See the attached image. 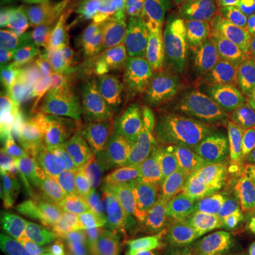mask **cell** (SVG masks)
<instances>
[{
    "label": "cell",
    "instance_id": "cell-30",
    "mask_svg": "<svg viewBox=\"0 0 255 255\" xmlns=\"http://www.w3.org/2000/svg\"><path fill=\"white\" fill-rule=\"evenodd\" d=\"M251 27L255 30V0H253V13H251Z\"/></svg>",
    "mask_w": 255,
    "mask_h": 255
},
{
    "label": "cell",
    "instance_id": "cell-27",
    "mask_svg": "<svg viewBox=\"0 0 255 255\" xmlns=\"http://www.w3.org/2000/svg\"><path fill=\"white\" fill-rule=\"evenodd\" d=\"M247 156H248V163L251 170L255 174V121L251 128V132L248 135V149H247Z\"/></svg>",
    "mask_w": 255,
    "mask_h": 255
},
{
    "label": "cell",
    "instance_id": "cell-6",
    "mask_svg": "<svg viewBox=\"0 0 255 255\" xmlns=\"http://www.w3.org/2000/svg\"><path fill=\"white\" fill-rule=\"evenodd\" d=\"M193 163L201 189L227 223L244 206L247 167L233 152L221 147L199 152Z\"/></svg>",
    "mask_w": 255,
    "mask_h": 255
},
{
    "label": "cell",
    "instance_id": "cell-12",
    "mask_svg": "<svg viewBox=\"0 0 255 255\" xmlns=\"http://www.w3.org/2000/svg\"><path fill=\"white\" fill-rule=\"evenodd\" d=\"M204 0H164L156 9L152 24L157 28L155 41L184 38L197 23Z\"/></svg>",
    "mask_w": 255,
    "mask_h": 255
},
{
    "label": "cell",
    "instance_id": "cell-4",
    "mask_svg": "<svg viewBox=\"0 0 255 255\" xmlns=\"http://www.w3.org/2000/svg\"><path fill=\"white\" fill-rule=\"evenodd\" d=\"M255 121V104L248 87L200 107L187 128V143L197 153L223 142L244 139Z\"/></svg>",
    "mask_w": 255,
    "mask_h": 255
},
{
    "label": "cell",
    "instance_id": "cell-25",
    "mask_svg": "<svg viewBox=\"0 0 255 255\" xmlns=\"http://www.w3.org/2000/svg\"><path fill=\"white\" fill-rule=\"evenodd\" d=\"M18 18H20V14L1 17V26H0L1 55L14 54V50L18 43Z\"/></svg>",
    "mask_w": 255,
    "mask_h": 255
},
{
    "label": "cell",
    "instance_id": "cell-19",
    "mask_svg": "<svg viewBox=\"0 0 255 255\" xmlns=\"http://www.w3.org/2000/svg\"><path fill=\"white\" fill-rule=\"evenodd\" d=\"M43 255H94L92 228L74 227L67 234L48 243Z\"/></svg>",
    "mask_w": 255,
    "mask_h": 255
},
{
    "label": "cell",
    "instance_id": "cell-5",
    "mask_svg": "<svg viewBox=\"0 0 255 255\" xmlns=\"http://www.w3.org/2000/svg\"><path fill=\"white\" fill-rule=\"evenodd\" d=\"M206 73L200 48L184 43L155 75V92L170 117H186L204 105Z\"/></svg>",
    "mask_w": 255,
    "mask_h": 255
},
{
    "label": "cell",
    "instance_id": "cell-28",
    "mask_svg": "<svg viewBox=\"0 0 255 255\" xmlns=\"http://www.w3.org/2000/svg\"><path fill=\"white\" fill-rule=\"evenodd\" d=\"M248 90L253 95V100L255 104V55H254V63H253V70H251V75H250V81H248Z\"/></svg>",
    "mask_w": 255,
    "mask_h": 255
},
{
    "label": "cell",
    "instance_id": "cell-26",
    "mask_svg": "<svg viewBox=\"0 0 255 255\" xmlns=\"http://www.w3.org/2000/svg\"><path fill=\"white\" fill-rule=\"evenodd\" d=\"M47 3L53 7H85V6H92V4H97L98 0H47Z\"/></svg>",
    "mask_w": 255,
    "mask_h": 255
},
{
    "label": "cell",
    "instance_id": "cell-23",
    "mask_svg": "<svg viewBox=\"0 0 255 255\" xmlns=\"http://www.w3.org/2000/svg\"><path fill=\"white\" fill-rule=\"evenodd\" d=\"M226 255H255V216L227 243Z\"/></svg>",
    "mask_w": 255,
    "mask_h": 255
},
{
    "label": "cell",
    "instance_id": "cell-9",
    "mask_svg": "<svg viewBox=\"0 0 255 255\" xmlns=\"http://www.w3.org/2000/svg\"><path fill=\"white\" fill-rule=\"evenodd\" d=\"M139 27L140 18L135 17L122 30L110 48L102 68L98 100H114L137 87L136 55L132 50V44Z\"/></svg>",
    "mask_w": 255,
    "mask_h": 255
},
{
    "label": "cell",
    "instance_id": "cell-8",
    "mask_svg": "<svg viewBox=\"0 0 255 255\" xmlns=\"http://www.w3.org/2000/svg\"><path fill=\"white\" fill-rule=\"evenodd\" d=\"M80 110L77 95L63 77V65L46 68V81L36 97L30 101L27 119L23 129L30 136H38L63 124Z\"/></svg>",
    "mask_w": 255,
    "mask_h": 255
},
{
    "label": "cell",
    "instance_id": "cell-29",
    "mask_svg": "<svg viewBox=\"0 0 255 255\" xmlns=\"http://www.w3.org/2000/svg\"><path fill=\"white\" fill-rule=\"evenodd\" d=\"M4 6L7 7H17V6H24V4H28L34 0H1Z\"/></svg>",
    "mask_w": 255,
    "mask_h": 255
},
{
    "label": "cell",
    "instance_id": "cell-16",
    "mask_svg": "<svg viewBox=\"0 0 255 255\" xmlns=\"http://www.w3.org/2000/svg\"><path fill=\"white\" fill-rule=\"evenodd\" d=\"M1 163L16 183L26 173L38 149V136H30L21 128L1 130Z\"/></svg>",
    "mask_w": 255,
    "mask_h": 255
},
{
    "label": "cell",
    "instance_id": "cell-21",
    "mask_svg": "<svg viewBox=\"0 0 255 255\" xmlns=\"http://www.w3.org/2000/svg\"><path fill=\"white\" fill-rule=\"evenodd\" d=\"M227 3L234 11V21L226 36L233 38H251L253 0H227Z\"/></svg>",
    "mask_w": 255,
    "mask_h": 255
},
{
    "label": "cell",
    "instance_id": "cell-7",
    "mask_svg": "<svg viewBox=\"0 0 255 255\" xmlns=\"http://www.w3.org/2000/svg\"><path fill=\"white\" fill-rule=\"evenodd\" d=\"M200 50L206 73L204 104L248 87L255 55L251 38L223 36Z\"/></svg>",
    "mask_w": 255,
    "mask_h": 255
},
{
    "label": "cell",
    "instance_id": "cell-20",
    "mask_svg": "<svg viewBox=\"0 0 255 255\" xmlns=\"http://www.w3.org/2000/svg\"><path fill=\"white\" fill-rule=\"evenodd\" d=\"M121 97L124 101V107L127 111L128 118L133 128V132L142 146V143L145 142V130L149 125V104L139 94L137 87L130 88L129 91H127Z\"/></svg>",
    "mask_w": 255,
    "mask_h": 255
},
{
    "label": "cell",
    "instance_id": "cell-14",
    "mask_svg": "<svg viewBox=\"0 0 255 255\" xmlns=\"http://www.w3.org/2000/svg\"><path fill=\"white\" fill-rule=\"evenodd\" d=\"M234 21V11L227 0H204L196 26L186 37V44L203 48L226 36Z\"/></svg>",
    "mask_w": 255,
    "mask_h": 255
},
{
    "label": "cell",
    "instance_id": "cell-1",
    "mask_svg": "<svg viewBox=\"0 0 255 255\" xmlns=\"http://www.w3.org/2000/svg\"><path fill=\"white\" fill-rule=\"evenodd\" d=\"M81 223L88 228L135 234L159 244L166 217L136 164L102 179L92 189Z\"/></svg>",
    "mask_w": 255,
    "mask_h": 255
},
{
    "label": "cell",
    "instance_id": "cell-17",
    "mask_svg": "<svg viewBox=\"0 0 255 255\" xmlns=\"http://www.w3.org/2000/svg\"><path fill=\"white\" fill-rule=\"evenodd\" d=\"M94 255H156V243L135 234L94 230Z\"/></svg>",
    "mask_w": 255,
    "mask_h": 255
},
{
    "label": "cell",
    "instance_id": "cell-2",
    "mask_svg": "<svg viewBox=\"0 0 255 255\" xmlns=\"http://www.w3.org/2000/svg\"><path fill=\"white\" fill-rule=\"evenodd\" d=\"M166 226L180 243H204L224 238L226 221L201 189L193 160H173L162 172Z\"/></svg>",
    "mask_w": 255,
    "mask_h": 255
},
{
    "label": "cell",
    "instance_id": "cell-13",
    "mask_svg": "<svg viewBox=\"0 0 255 255\" xmlns=\"http://www.w3.org/2000/svg\"><path fill=\"white\" fill-rule=\"evenodd\" d=\"M46 81V70L38 71L21 58H1L0 94L4 98L31 101Z\"/></svg>",
    "mask_w": 255,
    "mask_h": 255
},
{
    "label": "cell",
    "instance_id": "cell-15",
    "mask_svg": "<svg viewBox=\"0 0 255 255\" xmlns=\"http://www.w3.org/2000/svg\"><path fill=\"white\" fill-rule=\"evenodd\" d=\"M95 104L108 146L130 150L140 147L130 121L128 118L122 97L114 100H97Z\"/></svg>",
    "mask_w": 255,
    "mask_h": 255
},
{
    "label": "cell",
    "instance_id": "cell-22",
    "mask_svg": "<svg viewBox=\"0 0 255 255\" xmlns=\"http://www.w3.org/2000/svg\"><path fill=\"white\" fill-rule=\"evenodd\" d=\"M30 101H16L10 98H0V127L1 130L16 128L21 121L27 119Z\"/></svg>",
    "mask_w": 255,
    "mask_h": 255
},
{
    "label": "cell",
    "instance_id": "cell-10",
    "mask_svg": "<svg viewBox=\"0 0 255 255\" xmlns=\"http://www.w3.org/2000/svg\"><path fill=\"white\" fill-rule=\"evenodd\" d=\"M58 40L55 36L53 18L48 13L20 14L18 43L14 55L27 61L38 71H44L58 54Z\"/></svg>",
    "mask_w": 255,
    "mask_h": 255
},
{
    "label": "cell",
    "instance_id": "cell-3",
    "mask_svg": "<svg viewBox=\"0 0 255 255\" xmlns=\"http://www.w3.org/2000/svg\"><path fill=\"white\" fill-rule=\"evenodd\" d=\"M140 4L142 0H127L112 7L97 3L57 13L51 18L60 50L70 55L84 48L108 50L135 18Z\"/></svg>",
    "mask_w": 255,
    "mask_h": 255
},
{
    "label": "cell",
    "instance_id": "cell-18",
    "mask_svg": "<svg viewBox=\"0 0 255 255\" xmlns=\"http://www.w3.org/2000/svg\"><path fill=\"white\" fill-rule=\"evenodd\" d=\"M70 128L85 155H95L108 147L95 101L90 100L87 105L80 107L70 122Z\"/></svg>",
    "mask_w": 255,
    "mask_h": 255
},
{
    "label": "cell",
    "instance_id": "cell-24",
    "mask_svg": "<svg viewBox=\"0 0 255 255\" xmlns=\"http://www.w3.org/2000/svg\"><path fill=\"white\" fill-rule=\"evenodd\" d=\"M227 246L224 238H217L204 243H180V246L169 255H226Z\"/></svg>",
    "mask_w": 255,
    "mask_h": 255
},
{
    "label": "cell",
    "instance_id": "cell-11",
    "mask_svg": "<svg viewBox=\"0 0 255 255\" xmlns=\"http://www.w3.org/2000/svg\"><path fill=\"white\" fill-rule=\"evenodd\" d=\"M110 50L84 48L71 54L63 64V77L75 95H88L90 100L100 98L102 68Z\"/></svg>",
    "mask_w": 255,
    "mask_h": 255
}]
</instances>
